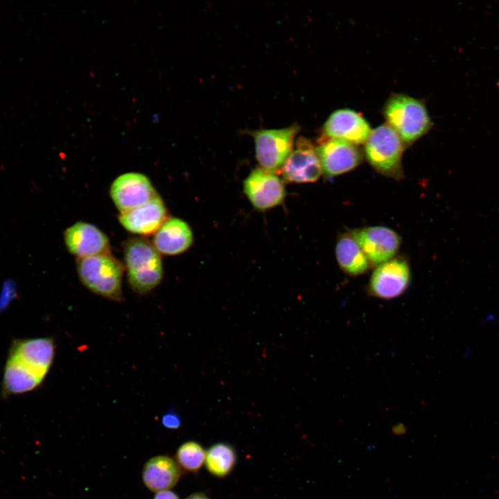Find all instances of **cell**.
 Here are the masks:
<instances>
[{"mask_svg": "<svg viewBox=\"0 0 499 499\" xmlns=\"http://www.w3.org/2000/svg\"><path fill=\"white\" fill-rule=\"evenodd\" d=\"M281 170L283 180L292 183L315 182L323 172L316 148L304 137L297 141Z\"/></svg>", "mask_w": 499, "mask_h": 499, "instance_id": "9", "label": "cell"}, {"mask_svg": "<svg viewBox=\"0 0 499 499\" xmlns=\"http://www.w3.org/2000/svg\"><path fill=\"white\" fill-rule=\"evenodd\" d=\"M236 460L234 449L229 444L218 443L206 452L207 470L217 477H225L231 471Z\"/></svg>", "mask_w": 499, "mask_h": 499, "instance_id": "19", "label": "cell"}, {"mask_svg": "<svg viewBox=\"0 0 499 499\" xmlns=\"http://www.w3.org/2000/svg\"><path fill=\"white\" fill-rule=\"evenodd\" d=\"M316 151L322 171L329 177L350 171L362 161V153L356 145L340 139L326 138Z\"/></svg>", "mask_w": 499, "mask_h": 499, "instance_id": "10", "label": "cell"}, {"mask_svg": "<svg viewBox=\"0 0 499 499\" xmlns=\"http://www.w3.org/2000/svg\"><path fill=\"white\" fill-rule=\"evenodd\" d=\"M206 452L195 441H187L177 449L176 458L178 464L185 470L198 471L205 462Z\"/></svg>", "mask_w": 499, "mask_h": 499, "instance_id": "20", "label": "cell"}, {"mask_svg": "<svg viewBox=\"0 0 499 499\" xmlns=\"http://www.w3.org/2000/svg\"><path fill=\"white\" fill-rule=\"evenodd\" d=\"M76 268L79 279L89 290L114 301L123 299L125 265L111 252L77 259Z\"/></svg>", "mask_w": 499, "mask_h": 499, "instance_id": "3", "label": "cell"}, {"mask_svg": "<svg viewBox=\"0 0 499 499\" xmlns=\"http://www.w3.org/2000/svg\"><path fill=\"white\" fill-rule=\"evenodd\" d=\"M125 267L130 288L136 293L151 292L161 281L163 265L152 243L143 238H132L123 245Z\"/></svg>", "mask_w": 499, "mask_h": 499, "instance_id": "2", "label": "cell"}, {"mask_svg": "<svg viewBox=\"0 0 499 499\" xmlns=\"http://www.w3.org/2000/svg\"><path fill=\"white\" fill-rule=\"evenodd\" d=\"M243 191L252 206L261 211L281 204L286 195L283 180L263 168L250 172L243 182Z\"/></svg>", "mask_w": 499, "mask_h": 499, "instance_id": "7", "label": "cell"}, {"mask_svg": "<svg viewBox=\"0 0 499 499\" xmlns=\"http://www.w3.org/2000/svg\"><path fill=\"white\" fill-rule=\"evenodd\" d=\"M181 475L178 464L170 457L158 455L144 465L142 478L146 487L152 491H161L173 487Z\"/></svg>", "mask_w": 499, "mask_h": 499, "instance_id": "17", "label": "cell"}, {"mask_svg": "<svg viewBox=\"0 0 499 499\" xmlns=\"http://www.w3.org/2000/svg\"><path fill=\"white\" fill-rule=\"evenodd\" d=\"M55 344L49 337L15 340L9 349L1 382L3 396L37 389L53 364Z\"/></svg>", "mask_w": 499, "mask_h": 499, "instance_id": "1", "label": "cell"}, {"mask_svg": "<svg viewBox=\"0 0 499 499\" xmlns=\"http://www.w3.org/2000/svg\"><path fill=\"white\" fill-rule=\"evenodd\" d=\"M186 499H209L205 495L202 493H195L189 496Z\"/></svg>", "mask_w": 499, "mask_h": 499, "instance_id": "24", "label": "cell"}, {"mask_svg": "<svg viewBox=\"0 0 499 499\" xmlns=\"http://www.w3.org/2000/svg\"><path fill=\"white\" fill-rule=\"evenodd\" d=\"M410 279L408 263L396 258L378 265L371 277L369 288L378 298L392 299L404 292Z\"/></svg>", "mask_w": 499, "mask_h": 499, "instance_id": "12", "label": "cell"}, {"mask_svg": "<svg viewBox=\"0 0 499 499\" xmlns=\"http://www.w3.org/2000/svg\"><path fill=\"white\" fill-rule=\"evenodd\" d=\"M404 144L392 128L383 124L371 130L365 142V156L378 173L399 179L403 175L401 159Z\"/></svg>", "mask_w": 499, "mask_h": 499, "instance_id": "5", "label": "cell"}, {"mask_svg": "<svg viewBox=\"0 0 499 499\" xmlns=\"http://www.w3.org/2000/svg\"><path fill=\"white\" fill-rule=\"evenodd\" d=\"M193 242L189 224L178 218H168L155 233L152 243L160 254L172 256L184 253Z\"/></svg>", "mask_w": 499, "mask_h": 499, "instance_id": "16", "label": "cell"}, {"mask_svg": "<svg viewBox=\"0 0 499 499\" xmlns=\"http://www.w3.org/2000/svg\"><path fill=\"white\" fill-rule=\"evenodd\" d=\"M371 132L366 119L351 109L333 112L323 126V133L326 139H340L355 145L365 143Z\"/></svg>", "mask_w": 499, "mask_h": 499, "instance_id": "14", "label": "cell"}, {"mask_svg": "<svg viewBox=\"0 0 499 499\" xmlns=\"http://www.w3.org/2000/svg\"><path fill=\"white\" fill-rule=\"evenodd\" d=\"M352 236L361 247L369 263L380 265L397 252L401 244L400 236L385 227H369L353 231Z\"/></svg>", "mask_w": 499, "mask_h": 499, "instance_id": "11", "label": "cell"}, {"mask_svg": "<svg viewBox=\"0 0 499 499\" xmlns=\"http://www.w3.org/2000/svg\"><path fill=\"white\" fill-rule=\"evenodd\" d=\"M496 322H498V319L497 316L493 314H488L482 320L483 324H494Z\"/></svg>", "mask_w": 499, "mask_h": 499, "instance_id": "23", "label": "cell"}, {"mask_svg": "<svg viewBox=\"0 0 499 499\" xmlns=\"http://www.w3.org/2000/svg\"><path fill=\"white\" fill-rule=\"evenodd\" d=\"M335 255L340 267L349 274H362L369 267L367 256L352 235H344L338 240Z\"/></svg>", "mask_w": 499, "mask_h": 499, "instance_id": "18", "label": "cell"}, {"mask_svg": "<svg viewBox=\"0 0 499 499\" xmlns=\"http://www.w3.org/2000/svg\"><path fill=\"white\" fill-rule=\"evenodd\" d=\"M153 499H179V498L174 492L165 490L157 492Z\"/></svg>", "mask_w": 499, "mask_h": 499, "instance_id": "22", "label": "cell"}, {"mask_svg": "<svg viewBox=\"0 0 499 499\" xmlns=\"http://www.w3.org/2000/svg\"><path fill=\"white\" fill-rule=\"evenodd\" d=\"M299 127L292 125L281 129H263L252 132L256 158L261 168L272 172L281 170L293 150Z\"/></svg>", "mask_w": 499, "mask_h": 499, "instance_id": "6", "label": "cell"}, {"mask_svg": "<svg viewBox=\"0 0 499 499\" xmlns=\"http://www.w3.org/2000/svg\"><path fill=\"white\" fill-rule=\"evenodd\" d=\"M157 193L149 178L136 172L118 176L110 189L111 198L120 213L145 204Z\"/></svg>", "mask_w": 499, "mask_h": 499, "instance_id": "8", "label": "cell"}, {"mask_svg": "<svg viewBox=\"0 0 499 499\" xmlns=\"http://www.w3.org/2000/svg\"><path fill=\"white\" fill-rule=\"evenodd\" d=\"M64 240L68 251L78 259L111 252L106 234L86 222H77L68 227Z\"/></svg>", "mask_w": 499, "mask_h": 499, "instance_id": "13", "label": "cell"}, {"mask_svg": "<svg viewBox=\"0 0 499 499\" xmlns=\"http://www.w3.org/2000/svg\"><path fill=\"white\" fill-rule=\"evenodd\" d=\"M165 204L157 193L145 204L128 211L121 213L118 219L121 225L128 231L150 235L155 233L168 218Z\"/></svg>", "mask_w": 499, "mask_h": 499, "instance_id": "15", "label": "cell"}, {"mask_svg": "<svg viewBox=\"0 0 499 499\" xmlns=\"http://www.w3.org/2000/svg\"><path fill=\"white\" fill-rule=\"evenodd\" d=\"M383 115L387 124L406 144L423 137L432 126L423 102L405 94L392 95L385 104Z\"/></svg>", "mask_w": 499, "mask_h": 499, "instance_id": "4", "label": "cell"}, {"mask_svg": "<svg viewBox=\"0 0 499 499\" xmlns=\"http://www.w3.org/2000/svg\"><path fill=\"white\" fill-rule=\"evenodd\" d=\"M161 423L166 428L175 430L181 426L182 421L175 412L170 410L163 415Z\"/></svg>", "mask_w": 499, "mask_h": 499, "instance_id": "21", "label": "cell"}]
</instances>
